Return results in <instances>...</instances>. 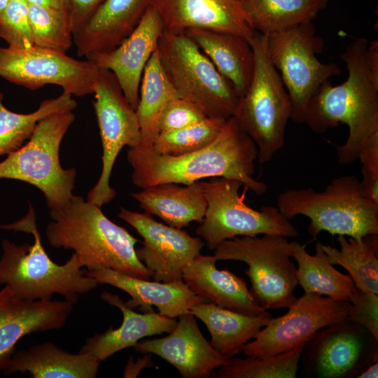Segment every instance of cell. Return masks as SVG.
<instances>
[{"label":"cell","mask_w":378,"mask_h":378,"mask_svg":"<svg viewBox=\"0 0 378 378\" xmlns=\"http://www.w3.org/2000/svg\"><path fill=\"white\" fill-rule=\"evenodd\" d=\"M291 244L292 257L298 263L297 279L304 293L351 302L356 287L351 276L341 273L330 263L321 242L316 244L314 255L307 253L304 245L298 241Z\"/></svg>","instance_id":"29"},{"label":"cell","mask_w":378,"mask_h":378,"mask_svg":"<svg viewBox=\"0 0 378 378\" xmlns=\"http://www.w3.org/2000/svg\"><path fill=\"white\" fill-rule=\"evenodd\" d=\"M337 240L339 248L321 243L330 263L346 270L357 288L378 294L377 234L363 238L337 235Z\"/></svg>","instance_id":"32"},{"label":"cell","mask_w":378,"mask_h":378,"mask_svg":"<svg viewBox=\"0 0 378 378\" xmlns=\"http://www.w3.org/2000/svg\"><path fill=\"white\" fill-rule=\"evenodd\" d=\"M3 99L0 91V156L8 155L21 147L43 118L59 112L73 111L77 106L73 96L64 91L55 98L42 101L38 108L29 113L10 111L4 105Z\"/></svg>","instance_id":"33"},{"label":"cell","mask_w":378,"mask_h":378,"mask_svg":"<svg viewBox=\"0 0 378 378\" xmlns=\"http://www.w3.org/2000/svg\"><path fill=\"white\" fill-rule=\"evenodd\" d=\"M350 303L304 293L286 314L271 318L242 352L246 356L264 358L291 350L308 342L319 330L346 319Z\"/></svg>","instance_id":"15"},{"label":"cell","mask_w":378,"mask_h":378,"mask_svg":"<svg viewBox=\"0 0 378 378\" xmlns=\"http://www.w3.org/2000/svg\"><path fill=\"white\" fill-rule=\"evenodd\" d=\"M176 97L180 96L169 81L156 48L146 65L140 85L136 109L141 134V142L138 147H153L159 134L161 113L167 103Z\"/></svg>","instance_id":"31"},{"label":"cell","mask_w":378,"mask_h":378,"mask_svg":"<svg viewBox=\"0 0 378 378\" xmlns=\"http://www.w3.org/2000/svg\"><path fill=\"white\" fill-rule=\"evenodd\" d=\"M73 305L66 300L22 299L4 286L0 290V373L5 370L22 337L63 328Z\"/></svg>","instance_id":"18"},{"label":"cell","mask_w":378,"mask_h":378,"mask_svg":"<svg viewBox=\"0 0 378 378\" xmlns=\"http://www.w3.org/2000/svg\"><path fill=\"white\" fill-rule=\"evenodd\" d=\"M378 377V360L369 365L356 377L358 378H377Z\"/></svg>","instance_id":"45"},{"label":"cell","mask_w":378,"mask_h":378,"mask_svg":"<svg viewBox=\"0 0 378 378\" xmlns=\"http://www.w3.org/2000/svg\"><path fill=\"white\" fill-rule=\"evenodd\" d=\"M93 94V106L102 145V169L97 183L88 194L87 200L101 207L116 195L110 186V178L120 151L125 146L129 148L138 147L141 134L136 111L127 101L111 71L99 69Z\"/></svg>","instance_id":"12"},{"label":"cell","mask_w":378,"mask_h":378,"mask_svg":"<svg viewBox=\"0 0 378 378\" xmlns=\"http://www.w3.org/2000/svg\"><path fill=\"white\" fill-rule=\"evenodd\" d=\"M74 120L73 111H66L39 121L29 139L0 162V180H18L35 186L43 192L50 209L66 204L74 195L77 172L62 167L59 148Z\"/></svg>","instance_id":"7"},{"label":"cell","mask_w":378,"mask_h":378,"mask_svg":"<svg viewBox=\"0 0 378 378\" xmlns=\"http://www.w3.org/2000/svg\"><path fill=\"white\" fill-rule=\"evenodd\" d=\"M277 208L288 219L302 215L310 219L312 237L326 231L332 235L363 238L378 234V204L363 193L354 175L333 178L321 192L292 188L279 195Z\"/></svg>","instance_id":"5"},{"label":"cell","mask_w":378,"mask_h":378,"mask_svg":"<svg viewBox=\"0 0 378 378\" xmlns=\"http://www.w3.org/2000/svg\"><path fill=\"white\" fill-rule=\"evenodd\" d=\"M323 48L312 22L267 35V53L288 94L295 123H304L307 105L320 86L341 74L337 64L318 60Z\"/></svg>","instance_id":"11"},{"label":"cell","mask_w":378,"mask_h":378,"mask_svg":"<svg viewBox=\"0 0 378 378\" xmlns=\"http://www.w3.org/2000/svg\"><path fill=\"white\" fill-rule=\"evenodd\" d=\"M130 195L146 214L180 229L193 221L200 223L207 207L204 182L200 181L184 186L174 183L152 186Z\"/></svg>","instance_id":"26"},{"label":"cell","mask_w":378,"mask_h":378,"mask_svg":"<svg viewBox=\"0 0 378 378\" xmlns=\"http://www.w3.org/2000/svg\"><path fill=\"white\" fill-rule=\"evenodd\" d=\"M362 168L378 174V134L370 138L360 149L358 160Z\"/></svg>","instance_id":"41"},{"label":"cell","mask_w":378,"mask_h":378,"mask_svg":"<svg viewBox=\"0 0 378 378\" xmlns=\"http://www.w3.org/2000/svg\"><path fill=\"white\" fill-rule=\"evenodd\" d=\"M190 313L205 324L211 335L210 344L227 360L242 352L244 345L272 318L236 312L209 302L191 307Z\"/></svg>","instance_id":"28"},{"label":"cell","mask_w":378,"mask_h":378,"mask_svg":"<svg viewBox=\"0 0 378 378\" xmlns=\"http://www.w3.org/2000/svg\"><path fill=\"white\" fill-rule=\"evenodd\" d=\"M377 340L347 318L315 333L302 352L303 372L319 378L356 377L378 360Z\"/></svg>","instance_id":"14"},{"label":"cell","mask_w":378,"mask_h":378,"mask_svg":"<svg viewBox=\"0 0 378 378\" xmlns=\"http://www.w3.org/2000/svg\"><path fill=\"white\" fill-rule=\"evenodd\" d=\"M328 0H243L252 29L269 35L312 22Z\"/></svg>","instance_id":"30"},{"label":"cell","mask_w":378,"mask_h":378,"mask_svg":"<svg viewBox=\"0 0 378 378\" xmlns=\"http://www.w3.org/2000/svg\"><path fill=\"white\" fill-rule=\"evenodd\" d=\"M46 236L50 246L71 249L88 271L113 270L141 279L151 273L139 260V241L111 221L101 207L74 195L64 206L50 209Z\"/></svg>","instance_id":"3"},{"label":"cell","mask_w":378,"mask_h":378,"mask_svg":"<svg viewBox=\"0 0 378 378\" xmlns=\"http://www.w3.org/2000/svg\"><path fill=\"white\" fill-rule=\"evenodd\" d=\"M100 363L90 354L69 353L46 342L15 352L3 373L28 372L33 378H95Z\"/></svg>","instance_id":"27"},{"label":"cell","mask_w":378,"mask_h":378,"mask_svg":"<svg viewBox=\"0 0 378 378\" xmlns=\"http://www.w3.org/2000/svg\"><path fill=\"white\" fill-rule=\"evenodd\" d=\"M151 358L152 356L150 353L146 354L142 358H138L135 363L130 358L124 370V377H136L145 368L154 366Z\"/></svg>","instance_id":"43"},{"label":"cell","mask_w":378,"mask_h":378,"mask_svg":"<svg viewBox=\"0 0 378 378\" xmlns=\"http://www.w3.org/2000/svg\"><path fill=\"white\" fill-rule=\"evenodd\" d=\"M164 29L160 17L150 6L134 31L116 48L85 57L99 69L108 70L115 75L125 97L135 111L144 69Z\"/></svg>","instance_id":"17"},{"label":"cell","mask_w":378,"mask_h":378,"mask_svg":"<svg viewBox=\"0 0 378 378\" xmlns=\"http://www.w3.org/2000/svg\"><path fill=\"white\" fill-rule=\"evenodd\" d=\"M307 342L291 350L264 358H232L211 374L217 378H295Z\"/></svg>","instance_id":"34"},{"label":"cell","mask_w":378,"mask_h":378,"mask_svg":"<svg viewBox=\"0 0 378 378\" xmlns=\"http://www.w3.org/2000/svg\"><path fill=\"white\" fill-rule=\"evenodd\" d=\"M104 302L118 307L122 313L123 321L116 329L111 327L102 334L88 338L80 352L88 353L101 362L124 349L134 346L145 337L171 332L176 321L153 311L139 314L127 307L115 294L104 291L101 295Z\"/></svg>","instance_id":"24"},{"label":"cell","mask_w":378,"mask_h":378,"mask_svg":"<svg viewBox=\"0 0 378 378\" xmlns=\"http://www.w3.org/2000/svg\"><path fill=\"white\" fill-rule=\"evenodd\" d=\"M362 180L360 181L364 195L378 204V174L361 169Z\"/></svg>","instance_id":"42"},{"label":"cell","mask_w":378,"mask_h":378,"mask_svg":"<svg viewBox=\"0 0 378 378\" xmlns=\"http://www.w3.org/2000/svg\"><path fill=\"white\" fill-rule=\"evenodd\" d=\"M347 318L363 326L378 340V294L366 293L356 288Z\"/></svg>","instance_id":"39"},{"label":"cell","mask_w":378,"mask_h":378,"mask_svg":"<svg viewBox=\"0 0 378 378\" xmlns=\"http://www.w3.org/2000/svg\"><path fill=\"white\" fill-rule=\"evenodd\" d=\"M150 6L165 30L200 28L226 31L250 43L255 32L247 21L243 0H152Z\"/></svg>","instance_id":"20"},{"label":"cell","mask_w":378,"mask_h":378,"mask_svg":"<svg viewBox=\"0 0 378 378\" xmlns=\"http://www.w3.org/2000/svg\"><path fill=\"white\" fill-rule=\"evenodd\" d=\"M186 33L233 85L239 98L248 90L253 74L254 53L251 43L239 35L191 28Z\"/></svg>","instance_id":"25"},{"label":"cell","mask_w":378,"mask_h":378,"mask_svg":"<svg viewBox=\"0 0 378 378\" xmlns=\"http://www.w3.org/2000/svg\"><path fill=\"white\" fill-rule=\"evenodd\" d=\"M0 229L30 233L33 244H17L4 239L0 257V285L8 286L22 299H52L55 294L76 304L80 295L94 290L98 282L86 274L74 253L62 265L53 262L46 252L30 205L22 218L9 224H0Z\"/></svg>","instance_id":"4"},{"label":"cell","mask_w":378,"mask_h":378,"mask_svg":"<svg viewBox=\"0 0 378 378\" xmlns=\"http://www.w3.org/2000/svg\"><path fill=\"white\" fill-rule=\"evenodd\" d=\"M157 49L162 69L181 97L206 117L234 116L239 98L232 84L185 32L164 29Z\"/></svg>","instance_id":"6"},{"label":"cell","mask_w":378,"mask_h":378,"mask_svg":"<svg viewBox=\"0 0 378 378\" xmlns=\"http://www.w3.org/2000/svg\"><path fill=\"white\" fill-rule=\"evenodd\" d=\"M86 274L99 284H106L130 295L125 302L131 309L140 308L144 312H152L155 306L162 315L177 318L190 313L191 307L206 299L196 295L183 280L161 282L134 278L113 270L87 271Z\"/></svg>","instance_id":"21"},{"label":"cell","mask_w":378,"mask_h":378,"mask_svg":"<svg viewBox=\"0 0 378 378\" xmlns=\"http://www.w3.org/2000/svg\"><path fill=\"white\" fill-rule=\"evenodd\" d=\"M206 116L191 102L176 97L164 107L159 120V133L178 130L198 122Z\"/></svg>","instance_id":"38"},{"label":"cell","mask_w":378,"mask_h":378,"mask_svg":"<svg viewBox=\"0 0 378 378\" xmlns=\"http://www.w3.org/2000/svg\"><path fill=\"white\" fill-rule=\"evenodd\" d=\"M215 255L200 254L183 270L182 279L197 295L227 309L272 317L257 302L244 279L216 267Z\"/></svg>","instance_id":"23"},{"label":"cell","mask_w":378,"mask_h":378,"mask_svg":"<svg viewBox=\"0 0 378 378\" xmlns=\"http://www.w3.org/2000/svg\"><path fill=\"white\" fill-rule=\"evenodd\" d=\"M0 37L8 46L26 49L34 46L29 15V4L24 0H11L0 14Z\"/></svg>","instance_id":"37"},{"label":"cell","mask_w":378,"mask_h":378,"mask_svg":"<svg viewBox=\"0 0 378 378\" xmlns=\"http://www.w3.org/2000/svg\"><path fill=\"white\" fill-rule=\"evenodd\" d=\"M251 46L254 53L253 74L248 90L239 99L234 117L255 144L258 161L265 163L284 144L290 102L270 59L267 35L255 31Z\"/></svg>","instance_id":"8"},{"label":"cell","mask_w":378,"mask_h":378,"mask_svg":"<svg viewBox=\"0 0 378 378\" xmlns=\"http://www.w3.org/2000/svg\"><path fill=\"white\" fill-rule=\"evenodd\" d=\"M152 0H104L74 35L80 57L105 52L120 45L136 27Z\"/></svg>","instance_id":"22"},{"label":"cell","mask_w":378,"mask_h":378,"mask_svg":"<svg viewBox=\"0 0 378 378\" xmlns=\"http://www.w3.org/2000/svg\"><path fill=\"white\" fill-rule=\"evenodd\" d=\"M99 73L87 59L36 46L26 49L0 46V77L31 90L55 85L72 96L84 97L93 94Z\"/></svg>","instance_id":"13"},{"label":"cell","mask_w":378,"mask_h":378,"mask_svg":"<svg viewBox=\"0 0 378 378\" xmlns=\"http://www.w3.org/2000/svg\"><path fill=\"white\" fill-rule=\"evenodd\" d=\"M242 185L237 179L223 177L204 182L207 207L196 234L209 249H215L222 241L237 236L277 234L287 238L298 235L297 228L277 207L263 206L255 210L246 204L248 189L244 187L242 194H239Z\"/></svg>","instance_id":"10"},{"label":"cell","mask_w":378,"mask_h":378,"mask_svg":"<svg viewBox=\"0 0 378 378\" xmlns=\"http://www.w3.org/2000/svg\"><path fill=\"white\" fill-rule=\"evenodd\" d=\"M174 328L161 338L143 340L134 346L143 354H154L173 365L183 378H206L225 365L220 356L200 331L191 313L178 317Z\"/></svg>","instance_id":"19"},{"label":"cell","mask_w":378,"mask_h":378,"mask_svg":"<svg viewBox=\"0 0 378 378\" xmlns=\"http://www.w3.org/2000/svg\"><path fill=\"white\" fill-rule=\"evenodd\" d=\"M219 260L242 261L251 284V292L265 309L289 308L295 301L297 267L290 260L291 242L277 234L227 239L214 249Z\"/></svg>","instance_id":"9"},{"label":"cell","mask_w":378,"mask_h":378,"mask_svg":"<svg viewBox=\"0 0 378 378\" xmlns=\"http://www.w3.org/2000/svg\"><path fill=\"white\" fill-rule=\"evenodd\" d=\"M258 149L236 118L227 119L216 138L198 150L171 156L152 148H130L127 160L132 168V180L144 189L174 183L190 184L204 178L237 179L257 195H263L266 184L253 178Z\"/></svg>","instance_id":"2"},{"label":"cell","mask_w":378,"mask_h":378,"mask_svg":"<svg viewBox=\"0 0 378 378\" xmlns=\"http://www.w3.org/2000/svg\"><path fill=\"white\" fill-rule=\"evenodd\" d=\"M34 46L66 53L74 45L69 10L29 4Z\"/></svg>","instance_id":"35"},{"label":"cell","mask_w":378,"mask_h":378,"mask_svg":"<svg viewBox=\"0 0 378 378\" xmlns=\"http://www.w3.org/2000/svg\"><path fill=\"white\" fill-rule=\"evenodd\" d=\"M11 0H0V14L6 8Z\"/></svg>","instance_id":"46"},{"label":"cell","mask_w":378,"mask_h":378,"mask_svg":"<svg viewBox=\"0 0 378 378\" xmlns=\"http://www.w3.org/2000/svg\"><path fill=\"white\" fill-rule=\"evenodd\" d=\"M226 120L206 117L187 127L158 134L151 148L155 152L177 156L202 149L218 135Z\"/></svg>","instance_id":"36"},{"label":"cell","mask_w":378,"mask_h":378,"mask_svg":"<svg viewBox=\"0 0 378 378\" xmlns=\"http://www.w3.org/2000/svg\"><path fill=\"white\" fill-rule=\"evenodd\" d=\"M118 216L143 238V246L136 249V253L154 281L183 280V270L200 254L204 245L201 238L159 223L146 213L120 207Z\"/></svg>","instance_id":"16"},{"label":"cell","mask_w":378,"mask_h":378,"mask_svg":"<svg viewBox=\"0 0 378 378\" xmlns=\"http://www.w3.org/2000/svg\"><path fill=\"white\" fill-rule=\"evenodd\" d=\"M28 4L70 11L69 0H24Z\"/></svg>","instance_id":"44"},{"label":"cell","mask_w":378,"mask_h":378,"mask_svg":"<svg viewBox=\"0 0 378 378\" xmlns=\"http://www.w3.org/2000/svg\"><path fill=\"white\" fill-rule=\"evenodd\" d=\"M349 71L342 84L325 81L309 99L304 122L316 133L346 124L349 135L336 147L338 162L358 160L365 143L378 134V41L356 38L341 55Z\"/></svg>","instance_id":"1"},{"label":"cell","mask_w":378,"mask_h":378,"mask_svg":"<svg viewBox=\"0 0 378 378\" xmlns=\"http://www.w3.org/2000/svg\"><path fill=\"white\" fill-rule=\"evenodd\" d=\"M104 0H69L74 35L89 20Z\"/></svg>","instance_id":"40"}]
</instances>
